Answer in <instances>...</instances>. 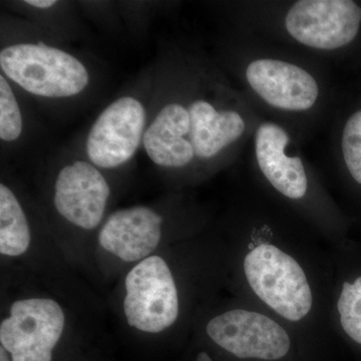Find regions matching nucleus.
I'll use <instances>...</instances> for the list:
<instances>
[{
    "label": "nucleus",
    "instance_id": "nucleus-3",
    "mask_svg": "<svg viewBox=\"0 0 361 361\" xmlns=\"http://www.w3.org/2000/svg\"><path fill=\"white\" fill-rule=\"evenodd\" d=\"M123 310L130 326L159 334L172 326L179 315L177 287L164 259L149 256L126 278Z\"/></svg>",
    "mask_w": 361,
    "mask_h": 361
},
{
    "label": "nucleus",
    "instance_id": "nucleus-1",
    "mask_svg": "<svg viewBox=\"0 0 361 361\" xmlns=\"http://www.w3.org/2000/svg\"><path fill=\"white\" fill-rule=\"evenodd\" d=\"M0 68L6 78L28 94L45 99L78 96L90 80L80 59L47 44L7 45L0 51Z\"/></svg>",
    "mask_w": 361,
    "mask_h": 361
},
{
    "label": "nucleus",
    "instance_id": "nucleus-6",
    "mask_svg": "<svg viewBox=\"0 0 361 361\" xmlns=\"http://www.w3.org/2000/svg\"><path fill=\"white\" fill-rule=\"evenodd\" d=\"M361 25V7L350 0H300L289 9L285 26L306 47L334 51L350 44Z\"/></svg>",
    "mask_w": 361,
    "mask_h": 361
},
{
    "label": "nucleus",
    "instance_id": "nucleus-5",
    "mask_svg": "<svg viewBox=\"0 0 361 361\" xmlns=\"http://www.w3.org/2000/svg\"><path fill=\"white\" fill-rule=\"evenodd\" d=\"M65 322V313L51 299L16 301L0 325L1 346L13 361H51Z\"/></svg>",
    "mask_w": 361,
    "mask_h": 361
},
{
    "label": "nucleus",
    "instance_id": "nucleus-9",
    "mask_svg": "<svg viewBox=\"0 0 361 361\" xmlns=\"http://www.w3.org/2000/svg\"><path fill=\"white\" fill-rule=\"evenodd\" d=\"M246 78L259 97L280 110H310L319 96L317 82L308 71L279 59L252 61L247 66Z\"/></svg>",
    "mask_w": 361,
    "mask_h": 361
},
{
    "label": "nucleus",
    "instance_id": "nucleus-16",
    "mask_svg": "<svg viewBox=\"0 0 361 361\" xmlns=\"http://www.w3.org/2000/svg\"><path fill=\"white\" fill-rule=\"evenodd\" d=\"M337 308L342 329L350 338L361 344V276L353 284L344 282Z\"/></svg>",
    "mask_w": 361,
    "mask_h": 361
},
{
    "label": "nucleus",
    "instance_id": "nucleus-12",
    "mask_svg": "<svg viewBox=\"0 0 361 361\" xmlns=\"http://www.w3.org/2000/svg\"><path fill=\"white\" fill-rule=\"evenodd\" d=\"M289 135L274 123H263L255 135L259 168L278 192L290 199H300L307 192L308 180L302 161L285 153Z\"/></svg>",
    "mask_w": 361,
    "mask_h": 361
},
{
    "label": "nucleus",
    "instance_id": "nucleus-13",
    "mask_svg": "<svg viewBox=\"0 0 361 361\" xmlns=\"http://www.w3.org/2000/svg\"><path fill=\"white\" fill-rule=\"evenodd\" d=\"M191 122L190 140L195 157L210 160L241 137L245 122L236 111H218L212 104L197 99L188 108Z\"/></svg>",
    "mask_w": 361,
    "mask_h": 361
},
{
    "label": "nucleus",
    "instance_id": "nucleus-17",
    "mask_svg": "<svg viewBox=\"0 0 361 361\" xmlns=\"http://www.w3.org/2000/svg\"><path fill=\"white\" fill-rule=\"evenodd\" d=\"M342 153L349 173L361 185V110L346 122L342 134Z\"/></svg>",
    "mask_w": 361,
    "mask_h": 361
},
{
    "label": "nucleus",
    "instance_id": "nucleus-10",
    "mask_svg": "<svg viewBox=\"0 0 361 361\" xmlns=\"http://www.w3.org/2000/svg\"><path fill=\"white\" fill-rule=\"evenodd\" d=\"M163 218L149 207L122 209L109 216L99 234L104 250L126 262L148 258L161 241Z\"/></svg>",
    "mask_w": 361,
    "mask_h": 361
},
{
    "label": "nucleus",
    "instance_id": "nucleus-19",
    "mask_svg": "<svg viewBox=\"0 0 361 361\" xmlns=\"http://www.w3.org/2000/svg\"><path fill=\"white\" fill-rule=\"evenodd\" d=\"M0 361H11L7 356L6 350L4 348H0Z\"/></svg>",
    "mask_w": 361,
    "mask_h": 361
},
{
    "label": "nucleus",
    "instance_id": "nucleus-7",
    "mask_svg": "<svg viewBox=\"0 0 361 361\" xmlns=\"http://www.w3.org/2000/svg\"><path fill=\"white\" fill-rule=\"evenodd\" d=\"M206 330L215 343L239 358L277 360L290 349V338L278 323L252 311L236 310L216 316Z\"/></svg>",
    "mask_w": 361,
    "mask_h": 361
},
{
    "label": "nucleus",
    "instance_id": "nucleus-20",
    "mask_svg": "<svg viewBox=\"0 0 361 361\" xmlns=\"http://www.w3.org/2000/svg\"><path fill=\"white\" fill-rule=\"evenodd\" d=\"M197 361H212V360H211L210 356L207 355V353H201L200 355H198Z\"/></svg>",
    "mask_w": 361,
    "mask_h": 361
},
{
    "label": "nucleus",
    "instance_id": "nucleus-11",
    "mask_svg": "<svg viewBox=\"0 0 361 361\" xmlns=\"http://www.w3.org/2000/svg\"><path fill=\"white\" fill-rule=\"evenodd\" d=\"M190 132L191 122L186 106L169 103L157 113L145 130L142 148L159 167H185L195 158Z\"/></svg>",
    "mask_w": 361,
    "mask_h": 361
},
{
    "label": "nucleus",
    "instance_id": "nucleus-2",
    "mask_svg": "<svg viewBox=\"0 0 361 361\" xmlns=\"http://www.w3.org/2000/svg\"><path fill=\"white\" fill-rule=\"evenodd\" d=\"M247 281L256 295L290 322L310 312L312 292L299 263L276 246L261 244L244 260Z\"/></svg>",
    "mask_w": 361,
    "mask_h": 361
},
{
    "label": "nucleus",
    "instance_id": "nucleus-14",
    "mask_svg": "<svg viewBox=\"0 0 361 361\" xmlns=\"http://www.w3.org/2000/svg\"><path fill=\"white\" fill-rule=\"evenodd\" d=\"M30 230L23 207L6 185H0V253L16 257L27 251Z\"/></svg>",
    "mask_w": 361,
    "mask_h": 361
},
{
    "label": "nucleus",
    "instance_id": "nucleus-4",
    "mask_svg": "<svg viewBox=\"0 0 361 361\" xmlns=\"http://www.w3.org/2000/svg\"><path fill=\"white\" fill-rule=\"evenodd\" d=\"M147 129V111L137 97L123 96L109 104L85 140L87 160L99 169H116L134 158Z\"/></svg>",
    "mask_w": 361,
    "mask_h": 361
},
{
    "label": "nucleus",
    "instance_id": "nucleus-8",
    "mask_svg": "<svg viewBox=\"0 0 361 361\" xmlns=\"http://www.w3.org/2000/svg\"><path fill=\"white\" fill-rule=\"evenodd\" d=\"M111 190L99 169L77 160L61 169L54 183L56 211L71 224L92 230L103 220Z\"/></svg>",
    "mask_w": 361,
    "mask_h": 361
},
{
    "label": "nucleus",
    "instance_id": "nucleus-18",
    "mask_svg": "<svg viewBox=\"0 0 361 361\" xmlns=\"http://www.w3.org/2000/svg\"><path fill=\"white\" fill-rule=\"evenodd\" d=\"M25 4L28 6L35 7V8L49 9L56 6L58 1H54V0H27V1H25Z\"/></svg>",
    "mask_w": 361,
    "mask_h": 361
},
{
    "label": "nucleus",
    "instance_id": "nucleus-15",
    "mask_svg": "<svg viewBox=\"0 0 361 361\" xmlns=\"http://www.w3.org/2000/svg\"><path fill=\"white\" fill-rule=\"evenodd\" d=\"M23 128L20 104L6 75H0V139L6 142L16 141Z\"/></svg>",
    "mask_w": 361,
    "mask_h": 361
}]
</instances>
